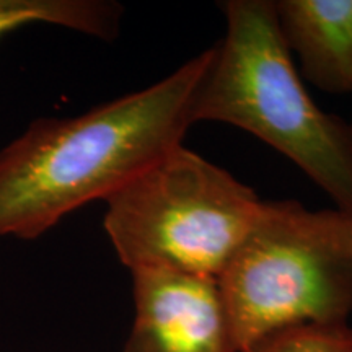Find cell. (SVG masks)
<instances>
[{
	"mask_svg": "<svg viewBox=\"0 0 352 352\" xmlns=\"http://www.w3.org/2000/svg\"><path fill=\"white\" fill-rule=\"evenodd\" d=\"M214 46L153 85L74 118H43L0 151V236L33 240L107 201L183 144Z\"/></svg>",
	"mask_w": 352,
	"mask_h": 352,
	"instance_id": "obj_1",
	"label": "cell"
},
{
	"mask_svg": "<svg viewBox=\"0 0 352 352\" xmlns=\"http://www.w3.org/2000/svg\"><path fill=\"white\" fill-rule=\"evenodd\" d=\"M226 36L196 91L192 122L240 127L296 164L352 214V126L324 113L294 65L270 0H227Z\"/></svg>",
	"mask_w": 352,
	"mask_h": 352,
	"instance_id": "obj_2",
	"label": "cell"
},
{
	"mask_svg": "<svg viewBox=\"0 0 352 352\" xmlns=\"http://www.w3.org/2000/svg\"><path fill=\"white\" fill-rule=\"evenodd\" d=\"M217 287L239 352L289 328L346 324L352 314V214L263 201Z\"/></svg>",
	"mask_w": 352,
	"mask_h": 352,
	"instance_id": "obj_3",
	"label": "cell"
},
{
	"mask_svg": "<svg viewBox=\"0 0 352 352\" xmlns=\"http://www.w3.org/2000/svg\"><path fill=\"white\" fill-rule=\"evenodd\" d=\"M261 206L252 188L182 144L107 199L103 226L129 271L217 280Z\"/></svg>",
	"mask_w": 352,
	"mask_h": 352,
	"instance_id": "obj_4",
	"label": "cell"
},
{
	"mask_svg": "<svg viewBox=\"0 0 352 352\" xmlns=\"http://www.w3.org/2000/svg\"><path fill=\"white\" fill-rule=\"evenodd\" d=\"M134 321L122 352H239L217 280L135 270Z\"/></svg>",
	"mask_w": 352,
	"mask_h": 352,
	"instance_id": "obj_5",
	"label": "cell"
},
{
	"mask_svg": "<svg viewBox=\"0 0 352 352\" xmlns=\"http://www.w3.org/2000/svg\"><path fill=\"white\" fill-rule=\"evenodd\" d=\"M274 7L303 76L324 91L352 94V0H279Z\"/></svg>",
	"mask_w": 352,
	"mask_h": 352,
	"instance_id": "obj_6",
	"label": "cell"
},
{
	"mask_svg": "<svg viewBox=\"0 0 352 352\" xmlns=\"http://www.w3.org/2000/svg\"><path fill=\"white\" fill-rule=\"evenodd\" d=\"M122 7L109 0H0V36L32 23H47L100 39L120 34Z\"/></svg>",
	"mask_w": 352,
	"mask_h": 352,
	"instance_id": "obj_7",
	"label": "cell"
},
{
	"mask_svg": "<svg viewBox=\"0 0 352 352\" xmlns=\"http://www.w3.org/2000/svg\"><path fill=\"white\" fill-rule=\"evenodd\" d=\"M246 352H352V327L305 324L264 338Z\"/></svg>",
	"mask_w": 352,
	"mask_h": 352,
	"instance_id": "obj_8",
	"label": "cell"
}]
</instances>
